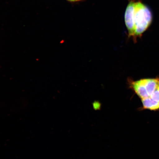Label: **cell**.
Masks as SVG:
<instances>
[{"instance_id":"5b68a950","label":"cell","mask_w":159,"mask_h":159,"mask_svg":"<svg viewBox=\"0 0 159 159\" xmlns=\"http://www.w3.org/2000/svg\"><path fill=\"white\" fill-rule=\"evenodd\" d=\"M82 0H70L71 2H80Z\"/></svg>"},{"instance_id":"8992f818","label":"cell","mask_w":159,"mask_h":159,"mask_svg":"<svg viewBox=\"0 0 159 159\" xmlns=\"http://www.w3.org/2000/svg\"><path fill=\"white\" fill-rule=\"evenodd\" d=\"M67 1L70 2V0H66Z\"/></svg>"},{"instance_id":"7a4b0ae2","label":"cell","mask_w":159,"mask_h":159,"mask_svg":"<svg viewBox=\"0 0 159 159\" xmlns=\"http://www.w3.org/2000/svg\"><path fill=\"white\" fill-rule=\"evenodd\" d=\"M132 87L135 93L141 99L146 98L149 97L146 89L145 79L133 82Z\"/></svg>"},{"instance_id":"277c9868","label":"cell","mask_w":159,"mask_h":159,"mask_svg":"<svg viewBox=\"0 0 159 159\" xmlns=\"http://www.w3.org/2000/svg\"><path fill=\"white\" fill-rule=\"evenodd\" d=\"M149 97L154 100L159 102V83L154 93Z\"/></svg>"},{"instance_id":"6da1fadb","label":"cell","mask_w":159,"mask_h":159,"mask_svg":"<svg viewBox=\"0 0 159 159\" xmlns=\"http://www.w3.org/2000/svg\"><path fill=\"white\" fill-rule=\"evenodd\" d=\"M152 20L150 8L142 0H129L125 14V21L129 36L136 38L146 31Z\"/></svg>"},{"instance_id":"3957f363","label":"cell","mask_w":159,"mask_h":159,"mask_svg":"<svg viewBox=\"0 0 159 159\" xmlns=\"http://www.w3.org/2000/svg\"><path fill=\"white\" fill-rule=\"evenodd\" d=\"M143 107L144 109L152 111H157L159 109V102L153 99L150 97L142 99Z\"/></svg>"}]
</instances>
